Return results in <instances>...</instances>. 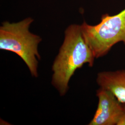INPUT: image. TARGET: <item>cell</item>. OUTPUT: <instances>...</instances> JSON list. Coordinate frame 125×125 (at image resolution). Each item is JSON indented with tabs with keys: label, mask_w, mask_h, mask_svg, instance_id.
I'll return each instance as SVG.
<instances>
[{
	"label": "cell",
	"mask_w": 125,
	"mask_h": 125,
	"mask_svg": "<svg viewBox=\"0 0 125 125\" xmlns=\"http://www.w3.org/2000/svg\"><path fill=\"white\" fill-rule=\"evenodd\" d=\"M96 82L100 88L110 91L119 102L125 103V69L100 72Z\"/></svg>",
	"instance_id": "5b68a950"
},
{
	"label": "cell",
	"mask_w": 125,
	"mask_h": 125,
	"mask_svg": "<svg viewBox=\"0 0 125 125\" xmlns=\"http://www.w3.org/2000/svg\"><path fill=\"white\" fill-rule=\"evenodd\" d=\"M118 125H125V114L121 118Z\"/></svg>",
	"instance_id": "8992f818"
},
{
	"label": "cell",
	"mask_w": 125,
	"mask_h": 125,
	"mask_svg": "<svg viewBox=\"0 0 125 125\" xmlns=\"http://www.w3.org/2000/svg\"><path fill=\"white\" fill-rule=\"evenodd\" d=\"M94 54L83 35L80 25L72 24L64 32V39L54 61L52 83L61 96L67 93L69 83L76 70L86 63L93 67Z\"/></svg>",
	"instance_id": "6da1fadb"
},
{
	"label": "cell",
	"mask_w": 125,
	"mask_h": 125,
	"mask_svg": "<svg viewBox=\"0 0 125 125\" xmlns=\"http://www.w3.org/2000/svg\"><path fill=\"white\" fill-rule=\"evenodd\" d=\"M97 108L89 125H118L125 114V103H121L112 93L100 88L96 91Z\"/></svg>",
	"instance_id": "277c9868"
},
{
	"label": "cell",
	"mask_w": 125,
	"mask_h": 125,
	"mask_svg": "<svg viewBox=\"0 0 125 125\" xmlns=\"http://www.w3.org/2000/svg\"><path fill=\"white\" fill-rule=\"evenodd\" d=\"M80 27L95 58L106 56L119 42H122L125 45V9L114 15L103 14L101 22L96 25L84 21Z\"/></svg>",
	"instance_id": "3957f363"
},
{
	"label": "cell",
	"mask_w": 125,
	"mask_h": 125,
	"mask_svg": "<svg viewBox=\"0 0 125 125\" xmlns=\"http://www.w3.org/2000/svg\"><path fill=\"white\" fill-rule=\"evenodd\" d=\"M33 21V19L28 17L18 22L2 23L0 27V49L17 54L26 63L31 76L37 77L38 60L41 58L38 45L42 39L29 31Z\"/></svg>",
	"instance_id": "7a4b0ae2"
}]
</instances>
